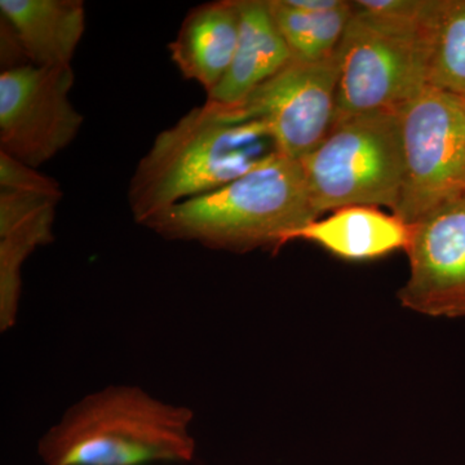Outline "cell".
<instances>
[{
  "label": "cell",
  "mask_w": 465,
  "mask_h": 465,
  "mask_svg": "<svg viewBox=\"0 0 465 465\" xmlns=\"http://www.w3.org/2000/svg\"><path fill=\"white\" fill-rule=\"evenodd\" d=\"M280 154L265 124L238 121L204 103L155 137L128 185L134 222L215 192Z\"/></svg>",
  "instance_id": "1"
},
{
  "label": "cell",
  "mask_w": 465,
  "mask_h": 465,
  "mask_svg": "<svg viewBox=\"0 0 465 465\" xmlns=\"http://www.w3.org/2000/svg\"><path fill=\"white\" fill-rule=\"evenodd\" d=\"M194 412L136 385H109L66 410L38 442L43 465L188 464Z\"/></svg>",
  "instance_id": "2"
},
{
  "label": "cell",
  "mask_w": 465,
  "mask_h": 465,
  "mask_svg": "<svg viewBox=\"0 0 465 465\" xmlns=\"http://www.w3.org/2000/svg\"><path fill=\"white\" fill-rule=\"evenodd\" d=\"M317 219L302 163L280 153L215 192L168 208L143 226L167 241L247 253L278 251L293 232Z\"/></svg>",
  "instance_id": "3"
},
{
  "label": "cell",
  "mask_w": 465,
  "mask_h": 465,
  "mask_svg": "<svg viewBox=\"0 0 465 465\" xmlns=\"http://www.w3.org/2000/svg\"><path fill=\"white\" fill-rule=\"evenodd\" d=\"M300 163L318 215L348 206L385 207L394 213L403 183L399 114L336 116Z\"/></svg>",
  "instance_id": "4"
},
{
  "label": "cell",
  "mask_w": 465,
  "mask_h": 465,
  "mask_svg": "<svg viewBox=\"0 0 465 465\" xmlns=\"http://www.w3.org/2000/svg\"><path fill=\"white\" fill-rule=\"evenodd\" d=\"M399 118L403 183L394 215L412 224L465 189V100L427 85Z\"/></svg>",
  "instance_id": "5"
},
{
  "label": "cell",
  "mask_w": 465,
  "mask_h": 465,
  "mask_svg": "<svg viewBox=\"0 0 465 465\" xmlns=\"http://www.w3.org/2000/svg\"><path fill=\"white\" fill-rule=\"evenodd\" d=\"M353 11V9H351ZM336 116L391 113L427 87V45L351 14L338 50Z\"/></svg>",
  "instance_id": "6"
},
{
  "label": "cell",
  "mask_w": 465,
  "mask_h": 465,
  "mask_svg": "<svg viewBox=\"0 0 465 465\" xmlns=\"http://www.w3.org/2000/svg\"><path fill=\"white\" fill-rule=\"evenodd\" d=\"M72 66L21 65L0 74V153L38 168L78 136L84 118L70 101Z\"/></svg>",
  "instance_id": "7"
},
{
  "label": "cell",
  "mask_w": 465,
  "mask_h": 465,
  "mask_svg": "<svg viewBox=\"0 0 465 465\" xmlns=\"http://www.w3.org/2000/svg\"><path fill=\"white\" fill-rule=\"evenodd\" d=\"M336 87L335 52L332 57L316 64L291 60L241 104L220 108L238 121L265 124L278 152L302 161L320 145L331 128Z\"/></svg>",
  "instance_id": "8"
},
{
  "label": "cell",
  "mask_w": 465,
  "mask_h": 465,
  "mask_svg": "<svg viewBox=\"0 0 465 465\" xmlns=\"http://www.w3.org/2000/svg\"><path fill=\"white\" fill-rule=\"evenodd\" d=\"M403 308L430 317H465V189L412 223Z\"/></svg>",
  "instance_id": "9"
},
{
  "label": "cell",
  "mask_w": 465,
  "mask_h": 465,
  "mask_svg": "<svg viewBox=\"0 0 465 465\" xmlns=\"http://www.w3.org/2000/svg\"><path fill=\"white\" fill-rule=\"evenodd\" d=\"M63 191L56 180L0 153V330L17 321L21 269L38 247L54 240L52 226Z\"/></svg>",
  "instance_id": "10"
},
{
  "label": "cell",
  "mask_w": 465,
  "mask_h": 465,
  "mask_svg": "<svg viewBox=\"0 0 465 465\" xmlns=\"http://www.w3.org/2000/svg\"><path fill=\"white\" fill-rule=\"evenodd\" d=\"M240 0H220L193 8L168 45L183 78L208 92L228 73L240 39Z\"/></svg>",
  "instance_id": "11"
},
{
  "label": "cell",
  "mask_w": 465,
  "mask_h": 465,
  "mask_svg": "<svg viewBox=\"0 0 465 465\" xmlns=\"http://www.w3.org/2000/svg\"><path fill=\"white\" fill-rule=\"evenodd\" d=\"M2 25L34 66H72L85 32L82 0H0Z\"/></svg>",
  "instance_id": "12"
},
{
  "label": "cell",
  "mask_w": 465,
  "mask_h": 465,
  "mask_svg": "<svg viewBox=\"0 0 465 465\" xmlns=\"http://www.w3.org/2000/svg\"><path fill=\"white\" fill-rule=\"evenodd\" d=\"M411 234V224L381 207L348 206L302 226L291 235L289 243L312 242L336 258L366 262L400 250L406 252Z\"/></svg>",
  "instance_id": "13"
},
{
  "label": "cell",
  "mask_w": 465,
  "mask_h": 465,
  "mask_svg": "<svg viewBox=\"0 0 465 465\" xmlns=\"http://www.w3.org/2000/svg\"><path fill=\"white\" fill-rule=\"evenodd\" d=\"M241 30L232 65L207 103L234 106L292 60L266 0H240Z\"/></svg>",
  "instance_id": "14"
},
{
  "label": "cell",
  "mask_w": 465,
  "mask_h": 465,
  "mask_svg": "<svg viewBox=\"0 0 465 465\" xmlns=\"http://www.w3.org/2000/svg\"><path fill=\"white\" fill-rule=\"evenodd\" d=\"M292 60L316 64L332 57L351 20V3L327 12H305L286 0H266Z\"/></svg>",
  "instance_id": "15"
},
{
  "label": "cell",
  "mask_w": 465,
  "mask_h": 465,
  "mask_svg": "<svg viewBox=\"0 0 465 465\" xmlns=\"http://www.w3.org/2000/svg\"><path fill=\"white\" fill-rule=\"evenodd\" d=\"M427 81L465 100V0H439L427 38Z\"/></svg>",
  "instance_id": "16"
},
{
  "label": "cell",
  "mask_w": 465,
  "mask_h": 465,
  "mask_svg": "<svg viewBox=\"0 0 465 465\" xmlns=\"http://www.w3.org/2000/svg\"><path fill=\"white\" fill-rule=\"evenodd\" d=\"M353 14L374 25L427 45L439 0H357Z\"/></svg>",
  "instance_id": "17"
}]
</instances>
